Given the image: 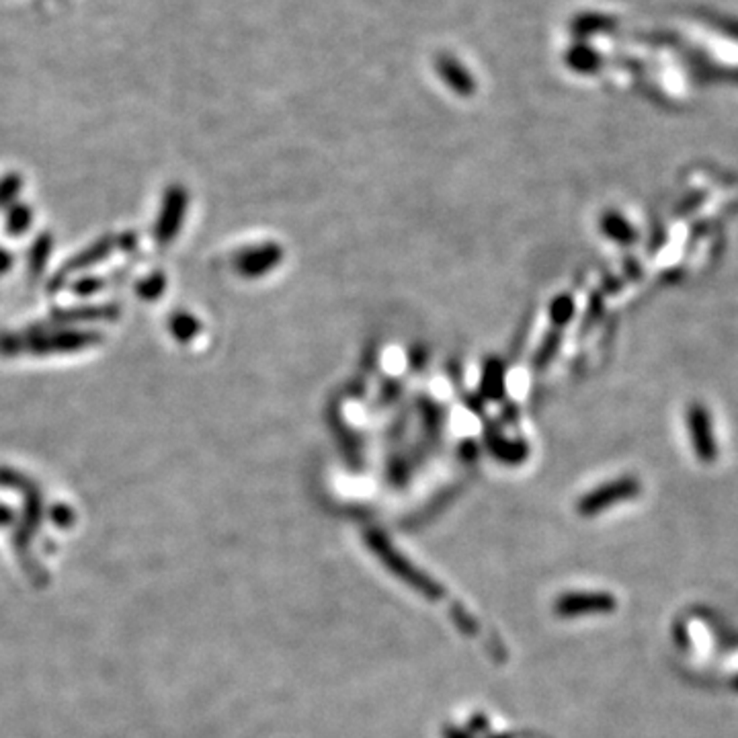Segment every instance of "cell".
<instances>
[{"label":"cell","instance_id":"cell-1","mask_svg":"<svg viewBox=\"0 0 738 738\" xmlns=\"http://www.w3.org/2000/svg\"><path fill=\"white\" fill-rule=\"evenodd\" d=\"M283 261V249L279 244H261L257 249L242 250L236 257V269L244 277H261L279 267Z\"/></svg>","mask_w":738,"mask_h":738},{"label":"cell","instance_id":"cell-2","mask_svg":"<svg viewBox=\"0 0 738 738\" xmlns=\"http://www.w3.org/2000/svg\"><path fill=\"white\" fill-rule=\"evenodd\" d=\"M636 482L634 480H622V482H615L611 484V487H605L601 490L593 492V495H589L584 498L581 509L583 513H597V511H601L607 507V504L615 503V501H623V498H630L636 495Z\"/></svg>","mask_w":738,"mask_h":738},{"label":"cell","instance_id":"cell-3","mask_svg":"<svg viewBox=\"0 0 738 738\" xmlns=\"http://www.w3.org/2000/svg\"><path fill=\"white\" fill-rule=\"evenodd\" d=\"M615 607V599L611 595H576L567 601L568 614H589V611H611Z\"/></svg>","mask_w":738,"mask_h":738},{"label":"cell","instance_id":"cell-4","mask_svg":"<svg viewBox=\"0 0 738 738\" xmlns=\"http://www.w3.org/2000/svg\"><path fill=\"white\" fill-rule=\"evenodd\" d=\"M482 392L487 398H492V401H496V398L503 396L504 392V369L498 359H488L487 368H484V374H482Z\"/></svg>","mask_w":738,"mask_h":738},{"label":"cell","instance_id":"cell-5","mask_svg":"<svg viewBox=\"0 0 738 738\" xmlns=\"http://www.w3.org/2000/svg\"><path fill=\"white\" fill-rule=\"evenodd\" d=\"M730 687H733L734 691H738V675L733 677V681H730Z\"/></svg>","mask_w":738,"mask_h":738}]
</instances>
